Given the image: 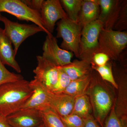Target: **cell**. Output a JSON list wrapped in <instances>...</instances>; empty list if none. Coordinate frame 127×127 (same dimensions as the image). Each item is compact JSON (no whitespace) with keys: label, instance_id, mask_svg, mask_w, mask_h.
Wrapping results in <instances>:
<instances>
[{"label":"cell","instance_id":"1","mask_svg":"<svg viewBox=\"0 0 127 127\" xmlns=\"http://www.w3.org/2000/svg\"><path fill=\"white\" fill-rule=\"evenodd\" d=\"M32 92L30 82L24 79L0 86V114L7 117L21 109Z\"/></svg>","mask_w":127,"mask_h":127},{"label":"cell","instance_id":"2","mask_svg":"<svg viewBox=\"0 0 127 127\" xmlns=\"http://www.w3.org/2000/svg\"><path fill=\"white\" fill-rule=\"evenodd\" d=\"M101 81V78L99 75L93 73L88 95H89L95 120L101 127H104V120L112 108V100L110 94L103 87Z\"/></svg>","mask_w":127,"mask_h":127},{"label":"cell","instance_id":"3","mask_svg":"<svg viewBox=\"0 0 127 127\" xmlns=\"http://www.w3.org/2000/svg\"><path fill=\"white\" fill-rule=\"evenodd\" d=\"M127 46V31L119 32L103 28L99 34L96 53H103L111 60L117 61Z\"/></svg>","mask_w":127,"mask_h":127},{"label":"cell","instance_id":"4","mask_svg":"<svg viewBox=\"0 0 127 127\" xmlns=\"http://www.w3.org/2000/svg\"><path fill=\"white\" fill-rule=\"evenodd\" d=\"M57 25V37L63 39L60 47L72 53L79 58L83 28L77 22L68 18L60 20Z\"/></svg>","mask_w":127,"mask_h":127},{"label":"cell","instance_id":"5","mask_svg":"<svg viewBox=\"0 0 127 127\" xmlns=\"http://www.w3.org/2000/svg\"><path fill=\"white\" fill-rule=\"evenodd\" d=\"M5 12L20 20L31 22L41 28L47 35H52L43 26L40 12L30 8L20 0H0V13Z\"/></svg>","mask_w":127,"mask_h":127},{"label":"cell","instance_id":"6","mask_svg":"<svg viewBox=\"0 0 127 127\" xmlns=\"http://www.w3.org/2000/svg\"><path fill=\"white\" fill-rule=\"evenodd\" d=\"M0 21L4 25L5 34L14 46L16 56L20 46L29 37L40 32H44L41 28L35 24H21L9 20L2 16Z\"/></svg>","mask_w":127,"mask_h":127},{"label":"cell","instance_id":"7","mask_svg":"<svg viewBox=\"0 0 127 127\" xmlns=\"http://www.w3.org/2000/svg\"><path fill=\"white\" fill-rule=\"evenodd\" d=\"M103 28L102 23L98 20L83 28L78 58L80 60L91 62L93 55L97 51L99 34Z\"/></svg>","mask_w":127,"mask_h":127},{"label":"cell","instance_id":"8","mask_svg":"<svg viewBox=\"0 0 127 127\" xmlns=\"http://www.w3.org/2000/svg\"><path fill=\"white\" fill-rule=\"evenodd\" d=\"M42 50V56L58 67L70 63L74 55L72 53L61 48L58 46L56 38L52 34L46 36Z\"/></svg>","mask_w":127,"mask_h":127},{"label":"cell","instance_id":"9","mask_svg":"<svg viewBox=\"0 0 127 127\" xmlns=\"http://www.w3.org/2000/svg\"><path fill=\"white\" fill-rule=\"evenodd\" d=\"M37 65L33 70L34 79L43 84L51 92L56 84L58 67L41 56H36Z\"/></svg>","mask_w":127,"mask_h":127},{"label":"cell","instance_id":"10","mask_svg":"<svg viewBox=\"0 0 127 127\" xmlns=\"http://www.w3.org/2000/svg\"><path fill=\"white\" fill-rule=\"evenodd\" d=\"M40 13L44 27L52 34L58 21L68 18L59 0H44Z\"/></svg>","mask_w":127,"mask_h":127},{"label":"cell","instance_id":"11","mask_svg":"<svg viewBox=\"0 0 127 127\" xmlns=\"http://www.w3.org/2000/svg\"><path fill=\"white\" fill-rule=\"evenodd\" d=\"M30 82L33 92L22 108H30L42 112L50 108L51 92L36 79Z\"/></svg>","mask_w":127,"mask_h":127},{"label":"cell","instance_id":"12","mask_svg":"<svg viewBox=\"0 0 127 127\" xmlns=\"http://www.w3.org/2000/svg\"><path fill=\"white\" fill-rule=\"evenodd\" d=\"M6 118L12 127H37L43 122L41 112L30 108H21Z\"/></svg>","mask_w":127,"mask_h":127},{"label":"cell","instance_id":"13","mask_svg":"<svg viewBox=\"0 0 127 127\" xmlns=\"http://www.w3.org/2000/svg\"><path fill=\"white\" fill-rule=\"evenodd\" d=\"M123 0H98L100 14L98 20L105 30H113L118 17Z\"/></svg>","mask_w":127,"mask_h":127},{"label":"cell","instance_id":"14","mask_svg":"<svg viewBox=\"0 0 127 127\" xmlns=\"http://www.w3.org/2000/svg\"><path fill=\"white\" fill-rule=\"evenodd\" d=\"M15 57L11 42L5 34L4 29L0 27V60L4 65L11 67L19 73L21 70Z\"/></svg>","mask_w":127,"mask_h":127},{"label":"cell","instance_id":"15","mask_svg":"<svg viewBox=\"0 0 127 127\" xmlns=\"http://www.w3.org/2000/svg\"><path fill=\"white\" fill-rule=\"evenodd\" d=\"M75 98L64 93L55 94L51 92L50 108L60 117H64L72 113Z\"/></svg>","mask_w":127,"mask_h":127},{"label":"cell","instance_id":"16","mask_svg":"<svg viewBox=\"0 0 127 127\" xmlns=\"http://www.w3.org/2000/svg\"><path fill=\"white\" fill-rule=\"evenodd\" d=\"M100 11L98 0H82L77 22L83 28L98 19Z\"/></svg>","mask_w":127,"mask_h":127},{"label":"cell","instance_id":"17","mask_svg":"<svg viewBox=\"0 0 127 127\" xmlns=\"http://www.w3.org/2000/svg\"><path fill=\"white\" fill-rule=\"evenodd\" d=\"M71 81L76 80L92 73L91 63L83 60H75L70 63L61 67Z\"/></svg>","mask_w":127,"mask_h":127},{"label":"cell","instance_id":"18","mask_svg":"<svg viewBox=\"0 0 127 127\" xmlns=\"http://www.w3.org/2000/svg\"><path fill=\"white\" fill-rule=\"evenodd\" d=\"M93 72L85 76L71 81L63 93L75 98L88 94L92 78Z\"/></svg>","mask_w":127,"mask_h":127},{"label":"cell","instance_id":"19","mask_svg":"<svg viewBox=\"0 0 127 127\" xmlns=\"http://www.w3.org/2000/svg\"><path fill=\"white\" fill-rule=\"evenodd\" d=\"M92 110L90 98L88 94H84L75 98L71 113L76 114L84 119L91 115Z\"/></svg>","mask_w":127,"mask_h":127},{"label":"cell","instance_id":"20","mask_svg":"<svg viewBox=\"0 0 127 127\" xmlns=\"http://www.w3.org/2000/svg\"><path fill=\"white\" fill-rule=\"evenodd\" d=\"M60 1L68 19L77 22L82 0H61Z\"/></svg>","mask_w":127,"mask_h":127},{"label":"cell","instance_id":"21","mask_svg":"<svg viewBox=\"0 0 127 127\" xmlns=\"http://www.w3.org/2000/svg\"><path fill=\"white\" fill-rule=\"evenodd\" d=\"M91 65L92 68L98 73L102 80L108 82L115 88L118 89V85L114 78L112 70V66L109 62L105 65L102 66Z\"/></svg>","mask_w":127,"mask_h":127},{"label":"cell","instance_id":"22","mask_svg":"<svg viewBox=\"0 0 127 127\" xmlns=\"http://www.w3.org/2000/svg\"><path fill=\"white\" fill-rule=\"evenodd\" d=\"M44 124L46 127H65L61 118L51 108L41 112Z\"/></svg>","mask_w":127,"mask_h":127},{"label":"cell","instance_id":"23","mask_svg":"<svg viewBox=\"0 0 127 127\" xmlns=\"http://www.w3.org/2000/svg\"><path fill=\"white\" fill-rule=\"evenodd\" d=\"M58 68L57 81L54 88L51 92L53 93H63L71 81L67 74L61 67H58Z\"/></svg>","mask_w":127,"mask_h":127},{"label":"cell","instance_id":"24","mask_svg":"<svg viewBox=\"0 0 127 127\" xmlns=\"http://www.w3.org/2000/svg\"><path fill=\"white\" fill-rule=\"evenodd\" d=\"M127 30V0H123L121 9L113 30L123 32Z\"/></svg>","mask_w":127,"mask_h":127},{"label":"cell","instance_id":"25","mask_svg":"<svg viewBox=\"0 0 127 127\" xmlns=\"http://www.w3.org/2000/svg\"><path fill=\"white\" fill-rule=\"evenodd\" d=\"M24 79L20 74L8 70L0 60V86L5 83L17 81Z\"/></svg>","mask_w":127,"mask_h":127},{"label":"cell","instance_id":"26","mask_svg":"<svg viewBox=\"0 0 127 127\" xmlns=\"http://www.w3.org/2000/svg\"><path fill=\"white\" fill-rule=\"evenodd\" d=\"M110 111L104 123V127H127V120H123L118 116L114 106H113Z\"/></svg>","mask_w":127,"mask_h":127},{"label":"cell","instance_id":"27","mask_svg":"<svg viewBox=\"0 0 127 127\" xmlns=\"http://www.w3.org/2000/svg\"><path fill=\"white\" fill-rule=\"evenodd\" d=\"M60 118L65 127H84L83 119L76 114L71 113Z\"/></svg>","mask_w":127,"mask_h":127},{"label":"cell","instance_id":"28","mask_svg":"<svg viewBox=\"0 0 127 127\" xmlns=\"http://www.w3.org/2000/svg\"><path fill=\"white\" fill-rule=\"evenodd\" d=\"M111 59L105 53L102 52H98L93 55L91 61V64L97 66L105 65Z\"/></svg>","mask_w":127,"mask_h":127},{"label":"cell","instance_id":"29","mask_svg":"<svg viewBox=\"0 0 127 127\" xmlns=\"http://www.w3.org/2000/svg\"><path fill=\"white\" fill-rule=\"evenodd\" d=\"M23 2L30 8L40 11L44 0H22Z\"/></svg>","mask_w":127,"mask_h":127},{"label":"cell","instance_id":"30","mask_svg":"<svg viewBox=\"0 0 127 127\" xmlns=\"http://www.w3.org/2000/svg\"><path fill=\"white\" fill-rule=\"evenodd\" d=\"M83 119L84 120V127H100L97 122L91 115Z\"/></svg>","mask_w":127,"mask_h":127},{"label":"cell","instance_id":"31","mask_svg":"<svg viewBox=\"0 0 127 127\" xmlns=\"http://www.w3.org/2000/svg\"><path fill=\"white\" fill-rule=\"evenodd\" d=\"M0 127H12L9 124L6 117L0 114Z\"/></svg>","mask_w":127,"mask_h":127},{"label":"cell","instance_id":"32","mask_svg":"<svg viewBox=\"0 0 127 127\" xmlns=\"http://www.w3.org/2000/svg\"><path fill=\"white\" fill-rule=\"evenodd\" d=\"M46 127L45 125V124H44L43 122L42 123V124H41L40 126H39V127Z\"/></svg>","mask_w":127,"mask_h":127},{"label":"cell","instance_id":"33","mask_svg":"<svg viewBox=\"0 0 127 127\" xmlns=\"http://www.w3.org/2000/svg\"><path fill=\"white\" fill-rule=\"evenodd\" d=\"M2 15H1V13H0V20L1 18V16H2Z\"/></svg>","mask_w":127,"mask_h":127}]
</instances>
